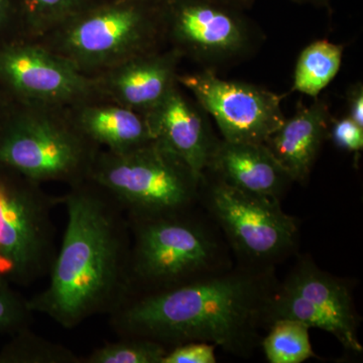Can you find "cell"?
<instances>
[{
    "mask_svg": "<svg viewBox=\"0 0 363 363\" xmlns=\"http://www.w3.org/2000/svg\"><path fill=\"white\" fill-rule=\"evenodd\" d=\"M276 267H233L191 283L130 296L108 315L119 337L152 339L172 348L199 341L248 358L271 326Z\"/></svg>",
    "mask_w": 363,
    "mask_h": 363,
    "instance_id": "1",
    "label": "cell"
},
{
    "mask_svg": "<svg viewBox=\"0 0 363 363\" xmlns=\"http://www.w3.org/2000/svg\"><path fill=\"white\" fill-rule=\"evenodd\" d=\"M60 198L67 214L63 240L49 284L28 302L33 314L74 329L91 317L108 316L130 298V228L116 200L89 179Z\"/></svg>",
    "mask_w": 363,
    "mask_h": 363,
    "instance_id": "2",
    "label": "cell"
},
{
    "mask_svg": "<svg viewBox=\"0 0 363 363\" xmlns=\"http://www.w3.org/2000/svg\"><path fill=\"white\" fill-rule=\"evenodd\" d=\"M128 219L130 296L176 288L235 264L220 228L200 203L169 213Z\"/></svg>",
    "mask_w": 363,
    "mask_h": 363,
    "instance_id": "3",
    "label": "cell"
},
{
    "mask_svg": "<svg viewBox=\"0 0 363 363\" xmlns=\"http://www.w3.org/2000/svg\"><path fill=\"white\" fill-rule=\"evenodd\" d=\"M167 0H97L38 42L84 75L167 47Z\"/></svg>",
    "mask_w": 363,
    "mask_h": 363,
    "instance_id": "4",
    "label": "cell"
},
{
    "mask_svg": "<svg viewBox=\"0 0 363 363\" xmlns=\"http://www.w3.org/2000/svg\"><path fill=\"white\" fill-rule=\"evenodd\" d=\"M100 150L78 130L68 107L16 102L0 123V166L42 185L86 180Z\"/></svg>",
    "mask_w": 363,
    "mask_h": 363,
    "instance_id": "5",
    "label": "cell"
},
{
    "mask_svg": "<svg viewBox=\"0 0 363 363\" xmlns=\"http://www.w3.org/2000/svg\"><path fill=\"white\" fill-rule=\"evenodd\" d=\"M88 179L104 189L128 217L199 204L202 176L156 140L128 152L100 150Z\"/></svg>",
    "mask_w": 363,
    "mask_h": 363,
    "instance_id": "6",
    "label": "cell"
},
{
    "mask_svg": "<svg viewBox=\"0 0 363 363\" xmlns=\"http://www.w3.org/2000/svg\"><path fill=\"white\" fill-rule=\"evenodd\" d=\"M200 205L216 222L235 262L276 267L298 255L300 224L278 199L245 192L204 173Z\"/></svg>",
    "mask_w": 363,
    "mask_h": 363,
    "instance_id": "7",
    "label": "cell"
},
{
    "mask_svg": "<svg viewBox=\"0 0 363 363\" xmlns=\"http://www.w3.org/2000/svg\"><path fill=\"white\" fill-rule=\"evenodd\" d=\"M61 198L42 184L0 166V272L13 285L28 286L49 276L56 259L52 219Z\"/></svg>",
    "mask_w": 363,
    "mask_h": 363,
    "instance_id": "8",
    "label": "cell"
},
{
    "mask_svg": "<svg viewBox=\"0 0 363 363\" xmlns=\"http://www.w3.org/2000/svg\"><path fill=\"white\" fill-rule=\"evenodd\" d=\"M350 279L317 266L310 255H298L289 274L279 281L271 304V322L292 319L310 329L328 332L351 357L362 354L359 316ZM271 323V324H272Z\"/></svg>",
    "mask_w": 363,
    "mask_h": 363,
    "instance_id": "9",
    "label": "cell"
},
{
    "mask_svg": "<svg viewBox=\"0 0 363 363\" xmlns=\"http://www.w3.org/2000/svg\"><path fill=\"white\" fill-rule=\"evenodd\" d=\"M167 45L208 70L238 63L262 43L259 28L218 0H167Z\"/></svg>",
    "mask_w": 363,
    "mask_h": 363,
    "instance_id": "10",
    "label": "cell"
},
{
    "mask_svg": "<svg viewBox=\"0 0 363 363\" xmlns=\"http://www.w3.org/2000/svg\"><path fill=\"white\" fill-rule=\"evenodd\" d=\"M0 87L18 104L70 107L101 99L92 77L33 40L0 43Z\"/></svg>",
    "mask_w": 363,
    "mask_h": 363,
    "instance_id": "11",
    "label": "cell"
},
{
    "mask_svg": "<svg viewBox=\"0 0 363 363\" xmlns=\"http://www.w3.org/2000/svg\"><path fill=\"white\" fill-rule=\"evenodd\" d=\"M178 83L213 117L227 142L264 143L285 121L283 96L259 86L225 80L208 69L180 73Z\"/></svg>",
    "mask_w": 363,
    "mask_h": 363,
    "instance_id": "12",
    "label": "cell"
},
{
    "mask_svg": "<svg viewBox=\"0 0 363 363\" xmlns=\"http://www.w3.org/2000/svg\"><path fill=\"white\" fill-rule=\"evenodd\" d=\"M183 60L167 45L92 76L95 89L101 99L147 114L178 85Z\"/></svg>",
    "mask_w": 363,
    "mask_h": 363,
    "instance_id": "13",
    "label": "cell"
},
{
    "mask_svg": "<svg viewBox=\"0 0 363 363\" xmlns=\"http://www.w3.org/2000/svg\"><path fill=\"white\" fill-rule=\"evenodd\" d=\"M145 116L154 140L175 152L202 176L220 140L212 131L204 111L186 90L178 83Z\"/></svg>",
    "mask_w": 363,
    "mask_h": 363,
    "instance_id": "14",
    "label": "cell"
},
{
    "mask_svg": "<svg viewBox=\"0 0 363 363\" xmlns=\"http://www.w3.org/2000/svg\"><path fill=\"white\" fill-rule=\"evenodd\" d=\"M204 173L245 192L279 201L294 183L264 143L227 142L222 138Z\"/></svg>",
    "mask_w": 363,
    "mask_h": 363,
    "instance_id": "15",
    "label": "cell"
},
{
    "mask_svg": "<svg viewBox=\"0 0 363 363\" xmlns=\"http://www.w3.org/2000/svg\"><path fill=\"white\" fill-rule=\"evenodd\" d=\"M331 114L328 105L315 99L301 105L297 111L277 128L264 145L294 183L304 185L325 140L328 138Z\"/></svg>",
    "mask_w": 363,
    "mask_h": 363,
    "instance_id": "16",
    "label": "cell"
},
{
    "mask_svg": "<svg viewBox=\"0 0 363 363\" xmlns=\"http://www.w3.org/2000/svg\"><path fill=\"white\" fill-rule=\"evenodd\" d=\"M78 130L101 150L128 152L154 140L145 114L106 99L68 107Z\"/></svg>",
    "mask_w": 363,
    "mask_h": 363,
    "instance_id": "17",
    "label": "cell"
},
{
    "mask_svg": "<svg viewBox=\"0 0 363 363\" xmlns=\"http://www.w3.org/2000/svg\"><path fill=\"white\" fill-rule=\"evenodd\" d=\"M344 47L328 40H317L298 55L294 71L292 91L307 96H319L342 65Z\"/></svg>",
    "mask_w": 363,
    "mask_h": 363,
    "instance_id": "18",
    "label": "cell"
},
{
    "mask_svg": "<svg viewBox=\"0 0 363 363\" xmlns=\"http://www.w3.org/2000/svg\"><path fill=\"white\" fill-rule=\"evenodd\" d=\"M310 328L297 320H274L262 337L260 347L269 363H302L316 357Z\"/></svg>",
    "mask_w": 363,
    "mask_h": 363,
    "instance_id": "19",
    "label": "cell"
},
{
    "mask_svg": "<svg viewBox=\"0 0 363 363\" xmlns=\"http://www.w3.org/2000/svg\"><path fill=\"white\" fill-rule=\"evenodd\" d=\"M0 363H81V357L26 327L11 335L0 348Z\"/></svg>",
    "mask_w": 363,
    "mask_h": 363,
    "instance_id": "20",
    "label": "cell"
},
{
    "mask_svg": "<svg viewBox=\"0 0 363 363\" xmlns=\"http://www.w3.org/2000/svg\"><path fill=\"white\" fill-rule=\"evenodd\" d=\"M97 0H18L23 39L38 40Z\"/></svg>",
    "mask_w": 363,
    "mask_h": 363,
    "instance_id": "21",
    "label": "cell"
},
{
    "mask_svg": "<svg viewBox=\"0 0 363 363\" xmlns=\"http://www.w3.org/2000/svg\"><path fill=\"white\" fill-rule=\"evenodd\" d=\"M169 348L152 339L123 336L81 357V363H162Z\"/></svg>",
    "mask_w": 363,
    "mask_h": 363,
    "instance_id": "22",
    "label": "cell"
},
{
    "mask_svg": "<svg viewBox=\"0 0 363 363\" xmlns=\"http://www.w3.org/2000/svg\"><path fill=\"white\" fill-rule=\"evenodd\" d=\"M33 317L28 298L23 297L13 288V284L0 274V334L11 336L30 327Z\"/></svg>",
    "mask_w": 363,
    "mask_h": 363,
    "instance_id": "23",
    "label": "cell"
},
{
    "mask_svg": "<svg viewBox=\"0 0 363 363\" xmlns=\"http://www.w3.org/2000/svg\"><path fill=\"white\" fill-rule=\"evenodd\" d=\"M328 138L336 147L359 156L363 150V128L348 116L333 118L329 125Z\"/></svg>",
    "mask_w": 363,
    "mask_h": 363,
    "instance_id": "24",
    "label": "cell"
},
{
    "mask_svg": "<svg viewBox=\"0 0 363 363\" xmlns=\"http://www.w3.org/2000/svg\"><path fill=\"white\" fill-rule=\"evenodd\" d=\"M216 345L192 341L169 348L162 363H215Z\"/></svg>",
    "mask_w": 363,
    "mask_h": 363,
    "instance_id": "25",
    "label": "cell"
},
{
    "mask_svg": "<svg viewBox=\"0 0 363 363\" xmlns=\"http://www.w3.org/2000/svg\"><path fill=\"white\" fill-rule=\"evenodd\" d=\"M23 39L18 0H0V43Z\"/></svg>",
    "mask_w": 363,
    "mask_h": 363,
    "instance_id": "26",
    "label": "cell"
},
{
    "mask_svg": "<svg viewBox=\"0 0 363 363\" xmlns=\"http://www.w3.org/2000/svg\"><path fill=\"white\" fill-rule=\"evenodd\" d=\"M347 116L355 123L363 128V86L362 82L350 86L346 92Z\"/></svg>",
    "mask_w": 363,
    "mask_h": 363,
    "instance_id": "27",
    "label": "cell"
},
{
    "mask_svg": "<svg viewBox=\"0 0 363 363\" xmlns=\"http://www.w3.org/2000/svg\"><path fill=\"white\" fill-rule=\"evenodd\" d=\"M16 104L13 98L0 87V123L9 116Z\"/></svg>",
    "mask_w": 363,
    "mask_h": 363,
    "instance_id": "28",
    "label": "cell"
},
{
    "mask_svg": "<svg viewBox=\"0 0 363 363\" xmlns=\"http://www.w3.org/2000/svg\"><path fill=\"white\" fill-rule=\"evenodd\" d=\"M218 1L240 9L241 11H245L247 7L252 6L255 0H218Z\"/></svg>",
    "mask_w": 363,
    "mask_h": 363,
    "instance_id": "29",
    "label": "cell"
},
{
    "mask_svg": "<svg viewBox=\"0 0 363 363\" xmlns=\"http://www.w3.org/2000/svg\"><path fill=\"white\" fill-rule=\"evenodd\" d=\"M294 2L301 4H314V6H326L332 0H292Z\"/></svg>",
    "mask_w": 363,
    "mask_h": 363,
    "instance_id": "30",
    "label": "cell"
},
{
    "mask_svg": "<svg viewBox=\"0 0 363 363\" xmlns=\"http://www.w3.org/2000/svg\"><path fill=\"white\" fill-rule=\"evenodd\" d=\"M0 274H1V272H0Z\"/></svg>",
    "mask_w": 363,
    "mask_h": 363,
    "instance_id": "31",
    "label": "cell"
}]
</instances>
